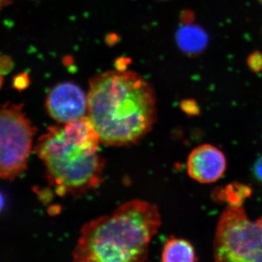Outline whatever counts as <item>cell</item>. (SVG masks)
Returning a JSON list of instances; mask_svg holds the SVG:
<instances>
[{
  "instance_id": "17",
  "label": "cell",
  "mask_w": 262,
  "mask_h": 262,
  "mask_svg": "<svg viewBox=\"0 0 262 262\" xmlns=\"http://www.w3.org/2000/svg\"><path fill=\"white\" fill-rule=\"evenodd\" d=\"M3 83V76L1 75V74H0V88L2 87V84Z\"/></svg>"
},
{
  "instance_id": "11",
  "label": "cell",
  "mask_w": 262,
  "mask_h": 262,
  "mask_svg": "<svg viewBox=\"0 0 262 262\" xmlns=\"http://www.w3.org/2000/svg\"><path fill=\"white\" fill-rule=\"evenodd\" d=\"M248 65L253 71L258 72L262 70V54L260 53H255L249 57Z\"/></svg>"
},
{
  "instance_id": "10",
  "label": "cell",
  "mask_w": 262,
  "mask_h": 262,
  "mask_svg": "<svg viewBox=\"0 0 262 262\" xmlns=\"http://www.w3.org/2000/svg\"><path fill=\"white\" fill-rule=\"evenodd\" d=\"M251 188L239 183H232L224 189L215 190V201L226 202L229 206H242L246 199L251 195Z\"/></svg>"
},
{
  "instance_id": "12",
  "label": "cell",
  "mask_w": 262,
  "mask_h": 262,
  "mask_svg": "<svg viewBox=\"0 0 262 262\" xmlns=\"http://www.w3.org/2000/svg\"><path fill=\"white\" fill-rule=\"evenodd\" d=\"M182 110L188 115H196L200 113L199 107L193 100H186L182 103Z\"/></svg>"
},
{
  "instance_id": "15",
  "label": "cell",
  "mask_w": 262,
  "mask_h": 262,
  "mask_svg": "<svg viewBox=\"0 0 262 262\" xmlns=\"http://www.w3.org/2000/svg\"><path fill=\"white\" fill-rule=\"evenodd\" d=\"M12 1L13 0H0V10L4 8L5 7L8 6L12 3Z\"/></svg>"
},
{
  "instance_id": "18",
  "label": "cell",
  "mask_w": 262,
  "mask_h": 262,
  "mask_svg": "<svg viewBox=\"0 0 262 262\" xmlns=\"http://www.w3.org/2000/svg\"><path fill=\"white\" fill-rule=\"evenodd\" d=\"M160 1H166V0H160Z\"/></svg>"
},
{
  "instance_id": "6",
  "label": "cell",
  "mask_w": 262,
  "mask_h": 262,
  "mask_svg": "<svg viewBox=\"0 0 262 262\" xmlns=\"http://www.w3.org/2000/svg\"><path fill=\"white\" fill-rule=\"evenodd\" d=\"M46 105L52 118L67 124L87 116L88 96L77 84L61 82L51 90Z\"/></svg>"
},
{
  "instance_id": "1",
  "label": "cell",
  "mask_w": 262,
  "mask_h": 262,
  "mask_svg": "<svg viewBox=\"0 0 262 262\" xmlns=\"http://www.w3.org/2000/svg\"><path fill=\"white\" fill-rule=\"evenodd\" d=\"M87 96L88 117L106 145L135 144L156 122L155 90L136 72L117 70L94 76Z\"/></svg>"
},
{
  "instance_id": "7",
  "label": "cell",
  "mask_w": 262,
  "mask_h": 262,
  "mask_svg": "<svg viewBox=\"0 0 262 262\" xmlns=\"http://www.w3.org/2000/svg\"><path fill=\"white\" fill-rule=\"evenodd\" d=\"M189 177L202 184H211L222 178L227 168L225 155L211 144L194 148L187 159Z\"/></svg>"
},
{
  "instance_id": "4",
  "label": "cell",
  "mask_w": 262,
  "mask_h": 262,
  "mask_svg": "<svg viewBox=\"0 0 262 262\" xmlns=\"http://www.w3.org/2000/svg\"><path fill=\"white\" fill-rule=\"evenodd\" d=\"M213 253L216 261H262V216L253 222L244 206H227L217 225Z\"/></svg>"
},
{
  "instance_id": "14",
  "label": "cell",
  "mask_w": 262,
  "mask_h": 262,
  "mask_svg": "<svg viewBox=\"0 0 262 262\" xmlns=\"http://www.w3.org/2000/svg\"><path fill=\"white\" fill-rule=\"evenodd\" d=\"M15 83L16 84L17 89H24L29 84L28 77L24 75L20 76L18 78H17Z\"/></svg>"
},
{
  "instance_id": "3",
  "label": "cell",
  "mask_w": 262,
  "mask_h": 262,
  "mask_svg": "<svg viewBox=\"0 0 262 262\" xmlns=\"http://www.w3.org/2000/svg\"><path fill=\"white\" fill-rule=\"evenodd\" d=\"M100 142L88 115L63 126L48 127L39 137L36 152L57 194L81 195L101 184L105 163L98 153Z\"/></svg>"
},
{
  "instance_id": "8",
  "label": "cell",
  "mask_w": 262,
  "mask_h": 262,
  "mask_svg": "<svg viewBox=\"0 0 262 262\" xmlns=\"http://www.w3.org/2000/svg\"><path fill=\"white\" fill-rule=\"evenodd\" d=\"M176 41L181 51L189 56L202 53L208 46V36L201 27L186 24L177 31Z\"/></svg>"
},
{
  "instance_id": "2",
  "label": "cell",
  "mask_w": 262,
  "mask_h": 262,
  "mask_svg": "<svg viewBox=\"0 0 262 262\" xmlns=\"http://www.w3.org/2000/svg\"><path fill=\"white\" fill-rule=\"evenodd\" d=\"M162 225L158 207L133 200L81 229L72 256L77 262H141Z\"/></svg>"
},
{
  "instance_id": "9",
  "label": "cell",
  "mask_w": 262,
  "mask_h": 262,
  "mask_svg": "<svg viewBox=\"0 0 262 262\" xmlns=\"http://www.w3.org/2000/svg\"><path fill=\"white\" fill-rule=\"evenodd\" d=\"M161 256L164 262H193L198 260L192 245L187 239L175 237L166 241Z\"/></svg>"
},
{
  "instance_id": "5",
  "label": "cell",
  "mask_w": 262,
  "mask_h": 262,
  "mask_svg": "<svg viewBox=\"0 0 262 262\" xmlns=\"http://www.w3.org/2000/svg\"><path fill=\"white\" fill-rule=\"evenodd\" d=\"M35 133L23 105L0 106V179L14 180L24 173Z\"/></svg>"
},
{
  "instance_id": "13",
  "label": "cell",
  "mask_w": 262,
  "mask_h": 262,
  "mask_svg": "<svg viewBox=\"0 0 262 262\" xmlns=\"http://www.w3.org/2000/svg\"><path fill=\"white\" fill-rule=\"evenodd\" d=\"M253 172L256 179L260 182H262V156L260 157L253 165Z\"/></svg>"
},
{
  "instance_id": "16",
  "label": "cell",
  "mask_w": 262,
  "mask_h": 262,
  "mask_svg": "<svg viewBox=\"0 0 262 262\" xmlns=\"http://www.w3.org/2000/svg\"><path fill=\"white\" fill-rule=\"evenodd\" d=\"M5 205V198L3 194H2V192H0V211H2V209L3 208V206Z\"/></svg>"
}]
</instances>
